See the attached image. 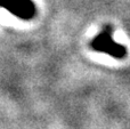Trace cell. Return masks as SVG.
I'll use <instances>...</instances> for the list:
<instances>
[{
	"mask_svg": "<svg viewBox=\"0 0 130 129\" xmlns=\"http://www.w3.org/2000/svg\"><path fill=\"white\" fill-rule=\"evenodd\" d=\"M90 47L95 52L107 54L117 59H122L127 56L126 46L113 40L112 27L110 25H105L103 30L92 39Z\"/></svg>",
	"mask_w": 130,
	"mask_h": 129,
	"instance_id": "cell-1",
	"label": "cell"
},
{
	"mask_svg": "<svg viewBox=\"0 0 130 129\" xmlns=\"http://www.w3.org/2000/svg\"><path fill=\"white\" fill-rule=\"evenodd\" d=\"M0 7L24 21L33 18L37 13L36 4L32 0H0Z\"/></svg>",
	"mask_w": 130,
	"mask_h": 129,
	"instance_id": "cell-2",
	"label": "cell"
}]
</instances>
